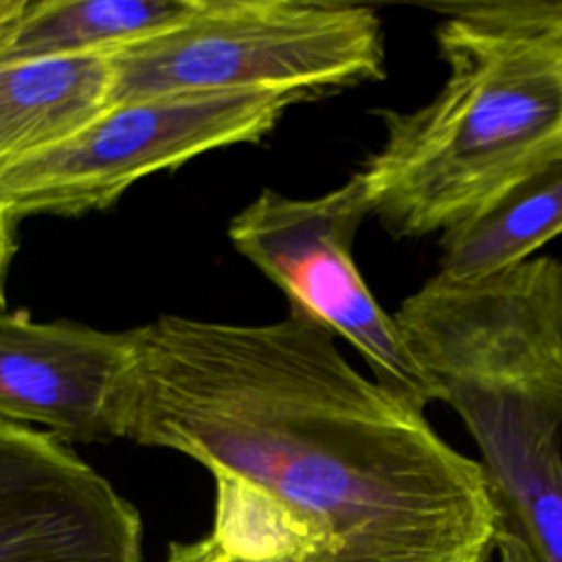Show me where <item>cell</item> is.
Wrapping results in <instances>:
<instances>
[{"mask_svg": "<svg viewBox=\"0 0 562 562\" xmlns=\"http://www.w3.org/2000/svg\"><path fill=\"white\" fill-rule=\"evenodd\" d=\"M494 551L498 555V562H533V558L525 549V544H520L516 538H512L507 533H496Z\"/></svg>", "mask_w": 562, "mask_h": 562, "instance_id": "cell-14", "label": "cell"}, {"mask_svg": "<svg viewBox=\"0 0 562 562\" xmlns=\"http://www.w3.org/2000/svg\"><path fill=\"white\" fill-rule=\"evenodd\" d=\"M562 235V154L518 180L479 213L439 235L448 281H476L509 270Z\"/></svg>", "mask_w": 562, "mask_h": 562, "instance_id": "cell-11", "label": "cell"}, {"mask_svg": "<svg viewBox=\"0 0 562 562\" xmlns=\"http://www.w3.org/2000/svg\"><path fill=\"white\" fill-rule=\"evenodd\" d=\"M130 340L119 437L209 468L226 544L266 562H485L496 509L481 463L321 323L160 316Z\"/></svg>", "mask_w": 562, "mask_h": 562, "instance_id": "cell-1", "label": "cell"}, {"mask_svg": "<svg viewBox=\"0 0 562 562\" xmlns=\"http://www.w3.org/2000/svg\"><path fill=\"white\" fill-rule=\"evenodd\" d=\"M110 94V57L0 61V169L81 132Z\"/></svg>", "mask_w": 562, "mask_h": 562, "instance_id": "cell-9", "label": "cell"}, {"mask_svg": "<svg viewBox=\"0 0 562 562\" xmlns=\"http://www.w3.org/2000/svg\"><path fill=\"white\" fill-rule=\"evenodd\" d=\"M367 215V193L353 173L338 189L310 200L263 191L235 215L228 235L235 248L285 292L292 312L342 336L364 358L380 386L424 411L439 402V391L395 316L373 299L351 255Z\"/></svg>", "mask_w": 562, "mask_h": 562, "instance_id": "cell-6", "label": "cell"}, {"mask_svg": "<svg viewBox=\"0 0 562 562\" xmlns=\"http://www.w3.org/2000/svg\"><path fill=\"white\" fill-rule=\"evenodd\" d=\"M165 562H266L257 555L239 551L217 536L209 533L195 542H173Z\"/></svg>", "mask_w": 562, "mask_h": 562, "instance_id": "cell-12", "label": "cell"}, {"mask_svg": "<svg viewBox=\"0 0 562 562\" xmlns=\"http://www.w3.org/2000/svg\"><path fill=\"white\" fill-rule=\"evenodd\" d=\"M479 454L562 439V261L531 257L476 281L430 277L393 314Z\"/></svg>", "mask_w": 562, "mask_h": 562, "instance_id": "cell-3", "label": "cell"}, {"mask_svg": "<svg viewBox=\"0 0 562 562\" xmlns=\"http://www.w3.org/2000/svg\"><path fill=\"white\" fill-rule=\"evenodd\" d=\"M435 40L448 77L424 105L380 110L358 178L395 237L443 233L562 154V0H457Z\"/></svg>", "mask_w": 562, "mask_h": 562, "instance_id": "cell-2", "label": "cell"}, {"mask_svg": "<svg viewBox=\"0 0 562 562\" xmlns=\"http://www.w3.org/2000/svg\"><path fill=\"white\" fill-rule=\"evenodd\" d=\"M0 562H140V518L59 437L0 419Z\"/></svg>", "mask_w": 562, "mask_h": 562, "instance_id": "cell-7", "label": "cell"}, {"mask_svg": "<svg viewBox=\"0 0 562 562\" xmlns=\"http://www.w3.org/2000/svg\"><path fill=\"white\" fill-rule=\"evenodd\" d=\"M296 101L279 92H187L114 103L68 140L2 167L0 204L15 222L108 209L156 171L259 140Z\"/></svg>", "mask_w": 562, "mask_h": 562, "instance_id": "cell-5", "label": "cell"}, {"mask_svg": "<svg viewBox=\"0 0 562 562\" xmlns=\"http://www.w3.org/2000/svg\"><path fill=\"white\" fill-rule=\"evenodd\" d=\"M384 35L367 4L206 0L204 9L110 57V105L187 92H279L299 101L384 77Z\"/></svg>", "mask_w": 562, "mask_h": 562, "instance_id": "cell-4", "label": "cell"}, {"mask_svg": "<svg viewBox=\"0 0 562 562\" xmlns=\"http://www.w3.org/2000/svg\"><path fill=\"white\" fill-rule=\"evenodd\" d=\"M130 353V331L37 323L0 303V419L42 426L61 441L119 439Z\"/></svg>", "mask_w": 562, "mask_h": 562, "instance_id": "cell-8", "label": "cell"}, {"mask_svg": "<svg viewBox=\"0 0 562 562\" xmlns=\"http://www.w3.org/2000/svg\"><path fill=\"white\" fill-rule=\"evenodd\" d=\"M204 4L206 0H26L0 35V61L112 57L178 29Z\"/></svg>", "mask_w": 562, "mask_h": 562, "instance_id": "cell-10", "label": "cell"}, {"mask_svg": "<svg viewBox=\"0 0 562 562\" xmlns=\"http://www.w3.org/2000/svg\"><path fill=\"white\" fill-rule=\"evenodd\" d=\"M15 226L18 222L0 204V303H7L4 283H7L13 252H15Z\"/></svg>", "mask_w": 562, "mask_h": 562, "instance_id": "cell-13", "label": "cell"}]
</instances>
